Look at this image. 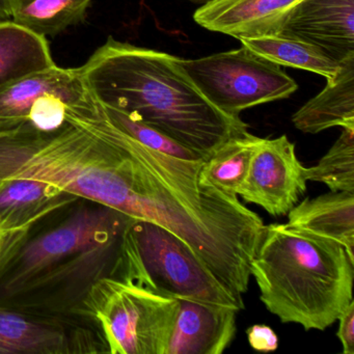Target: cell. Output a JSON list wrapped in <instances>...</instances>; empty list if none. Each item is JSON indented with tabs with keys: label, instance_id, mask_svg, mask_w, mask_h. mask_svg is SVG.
<instances>
[{
	"label": "cell",
	"instance_id": "obj_9",
	"mask_svg": "<svg viewBox=\"0 0 354 354\" xmlns=\"http://www.w3.org/2000/svg\"><path fill=\"white\" fill-rule=\"evenodd\" d=\"M279 34L312 43L342 62L354 55V0H301Z\"/></svg>",
	"mask_w": 354,
	"mask_h": 354
},
{
	"label": "cell",
	"instance_id": "obj_11",
	"mask_svg": "<svg viewBox=\"0 0 354 354\" xmlns=\"http://www.w3.org/2000/svg\"><path fill=\"white\" fill-rule=\"evenodd\" d=\"M301 0H211L201 6L194 21L233 38L279 34L292 10Z\"/></svg>",
	"mask_w": 354,
	"mask_h": 354
},
{
	"label": "cell",
	"instance_id": "obj_15",
	"mask_svg": "<svg viewBox=\"0 0 354 354\" xmlns=\"http://www.w3.org/2000/svg\"><path fill=\"white\" fill-rule=\"evenodd\" d=\"M304 133L316 134L333 127L354 129V55L341 62L335 80L292 117Z\"/></svg>",
	"mask_w": 354,
	"mask_h": 354
},
{
	"label": "cell",
	"instance_id": "obj_18",
	"mask_svg": "<svg viewBox=\"0 0 354 354\" xmlns=\"http://www.w3.org/2000/svg\"><path fill=\"white\" fill-rule=\"evenodd\" d=\"M261 138L248 130L232 136L203 160L198 182L229 196L239 194Z\"/></svg>",
	"mask_w": 354,
	"mask_h": 354
},
{
	"label": "cell",
	"instance_id": "obj_16",
	"mask_svg": "<svg viewBox=\"0 0 354 354\" xmlns=\"http://www.w3.org/2000/svg\"><path fill=\"white\" fill-rule=\"evenodd\" d=\"M243 46L281 67L318 74L331 82L341 70V62L329 57L320 47L283 34L240 39Z\"/></svg>",
	"mask_w": 354,
	"mask_h": 354
},
{
	"label": "cell",
	"instance_id": "obj_13",
	"mask_svg": "<svg viewBox=\"0 0 354 354\" xmlns=\"http://www.w3.org/2000/svg\"><path fill=\"white\" fill-rule=\"evenodd\" d=\"M77 196L41 180L16 178L0 181V227L28 231L37 221Z\"/></svg>",
	"mask_w": 354,
	"mask_h": 354
},
{
	"label": "cell",
	"instance_id": "obj_3",
	"mask_svg": "<svg viewBox=\"0 0 354 354\" xmlns=\"http://www.w3.org/2000/svg\"><path fill=\"white\" fill-rule=\"evenodd\" d=\"M260 299L283 323L324 330L353 300L354 258L288 223L265 225L250 264Z\"/></svg>",
	"mask_w": 354,
	"mask_h": 354
},
{
	"label": "cell",
	"instance_id": "obj_22",
	"mask_svg": "<svg viewBox=\"0 0 354 354\" xmlns=\"http://www.w3.org/2000/svg\"><path fill=\"white\" fill-rule=\"evenodd\" d=\"M67 105V102L59 95H44L37 100L30 109L28 122L42 131L57 129L66 121Z\"/></svg>",
	"mask_w": 354,
	"mask_h": 354
},
{
	"label": "cell",
	"instance_id": "obj_12",
	"mask_svg": "<svg viewBox=\"0 0 354 354\" xmlns=\"http://www.w3.org/2000/svg\"><path fill=\"white\" fill-rule=\"evenodd\" d=\"M46 94L59 95L67 106L91 97L78 68L68 69L55 65L28 74L0 88V131L28 122L35 103Z\"/></svg>",
	"mask_w": 354,
	"mask_h": 354
},
{
	"label": "cell",
	"instance_id": "obj_27",
	"mask_svg": "<svg viewBox=\"0 0 354 354\" xmlns=\"http://www.w3.org/2000/svg\"><path fill=\"white\" fill-rule=\"evenodd\" d=\"M186 1H189L192 3H196V5H205V3H209L211 0H186Z\"/></svg>",
	"mask_w": 354,
	"mask_h": 354
},
{
	"label": "cell",
	"instance_id": "obj_2",
	"mask_svg": "<svg viewBox=\"0 0 354 354\" xmlns=\"http://www.w3.org/2000/svg\"><path fill=\"white\" fill-rule=\"evenodd\" d=\"M78 70L103 106L156 128L201 158L248 129L240 117L211 104L182 69L179 57L163 51L109 37Z\"/></svg>",
	"mask_w": 354,
	"mask_h": 354
},
{
	"label": "cell",
	"instance_id": "obj_20",
	"mask_svg": "<svg viewBox=\"0 0 354 354\" xmlns=\"http://www.w3.org/2000/svg\"><path fill=\"white\" fill-rule=\"evenodd\" d=\"M304 175L306 181L325 184L330 192H354V129H343L318 165L304 169Z\"/></svg>",
	"mask_w": 354,
	"mask_h": 354
},
{
	"label": "cell",
	"instance_id": "obj_1",
	"mask_svg": "<svg viewBox=\"0 0 354 354\" xmlns=\"http://www.w3.org/2000/svg\"><path fill=\"white\" fill-rule=\"evenodd\" d=\"M133 221L80 198L43 217L0 265V306L84 317L91 288L103 277H119L124 237Z\"/></svg>",
	"mask_w": 354,
	"mask_h": 354
},
{
	"label": "cell",
	"instance_id": "obj_23",
	"mask_svg": "<svg viewBox=\"0 0 354 354\" xmlns=\"http://www.w3.org/2000/svg\"><path fill=\"white\" fill-rule=\"evenodd\" d=\"M248 342L257 351L271 352L279 347V337L271 327L264 324H254L248 327Z\"/></svg>",
	"mask_w": 354,
	"mask_h": 354
},
{
	"label": "cell",
	"instance_id": "obj_26",
	"mask_svg": "<svg viewBox=\"0 0 354 354\" xmlns=\"http://www.w3.org/2000/svg\"><path fill=\"white\" fill-rule=\"evenodd\" d=\"M13 1L14 0H0V20L11 18Z\"/></svg>",
	"mask_w": 354,
	"mask_h": 354
},
{
	"label": "cell",
	"instance_id": "obj_17",
	"mask_svg": "<svg viewBox=\"0 0 354 354\" xmlns=\"http://www.w3.org/2000/svg\"><path fill=\"white\" fill-rule=\"evenodd\" d=\"M55 65L45 37L12 20H0V88Z\"/></svg>",
	"mask_w": 354,
	"mask_h": 354
},
{
	"label": "cell",
	"instance_id": "obj_6",
	"mask_svg": "<svg viewBox=\"0 0 354 354\" xmlns=\"http://www.w3.org/2000/svg\"><path fill=\"white\" fill-rule=\"evenodd\" d=\"M179 64L203 96L232 117L250 107L289 98L298 84L281 66L248 47L214 53Z\"/></svg>",
	"mask_w": 354,
	"mask_h": 354
},
{
	"label": "cell",
	"instance_id": "obj_25",
	"mask_svg": "<svg viewBox=\"0 0 354 354\" xmlns=\"http://www.w3.org/2000/svg\"><path fill=\"white\" fill-rule=\"evenodd\" d=\"M26 231L11 232L0 227V265L22 239Z\"/></svg>",
	"mask_w": 354,
	"mask_h": 354
},
{
	"label": "cell",
	"instance_id": "obj_21",
	"mask_svg": "<svg viewBox=\"0 0 354 354\" xmlns=\"http://www.w3.org/2000/svg\"><path fill=\"white\" fill-rule=\"evenodd\" d=\"M100 105L107 119L115 127L119 128L144 146L157 151V152L165 153L169 156L177 157V158L184 159V160H202L203 158H201L198 154L192 152L186 147L182 146L181 144L176 142L167 134L159 131L156 128L152 127V126L148 125V124L144 123L140 120L136 119L124 111H119V109Z\"/></svg>",
	"mask_w": 354,
	"mask_h": 354
},
{
	"label": "cell",
	"instance_id": "obj_4",
	"mask_svg": "<svg viewBox=\"0 0 354 354\" xmlns=\"http://www.w3.org/2000/svg\"><path fill=\"white\" fill-rule=\"evenodd\" d=\"M118 279L176 299L244 308L242 295L221 283L183 240L149 221L136 219L128 227Z\"/></svg>",
	"mask_w": 354,
	"mask_h": 354
},
{
	"label": "cell",
	"instance_id": "obj_7",
	"mask_svg": "<svg viewBox=\"0 0 354 354\" xmlns=\"http://www.w3.org/2000/svg\"><path fill=\"white\" fill-rule=\"evenodd\" d=\"M109 353L91 319L0 306V354Z\"/></svg>",
	"mask_w": 354,
	"mask_h": 354
},
{
	"label": "cell",
	"instance_id": "obj_19",
	"mask_svg": "<svg viewBox=\"0 0 354 354\" xmlns=\"http://www.w3.org/2000/svg\"><path fill=\"white\" fill-rule=\"evenodd\" d=\"M93 0H14L12 21L38 36H57L86 19Z\"/></svg>",
	"mask_w": 354,
	"mask_h": 354
},
{
	"label": "cell",
	"instance_id": "obj_24",
	"mask_svg": "<svg viewBox=\"0 0 354 354\" xmlns=\"http://www.w3.org/2000/svg\"><path fill=\"white\" fill-rule=\"evenodd\" d=\"M337 337L343 346L344 354H354V301L352 300L339 317Z\"/></svg>",
	"mask_w": 354,
	"mask_h": 354
},
{
	"label": "cell",
	"instance_id": "obj_5",
	"mask_svg": "<svg viewBox=\"0 0 354 354\" xmlns=\"http://www.w3.org/2000/svg\"><path fill=\"white\" fill-rule=\"evenodd\" d=\"M176 298L132 281L99 279L80 314L100 331L111 354H165L177 312Z\"/></svg>",
	"mask_w": 354,
	"mask_h": 354
},
{
	"label": "cell",
	"instance_id": "obj_8",
	"mask_svg": "<svg viewBox=\"0 0 354 354\" xmlns=\"http://www.w3.org/2000/svg\"><path fill=\"white\" fill-rule=\"evenodd\" d=\"M304 169L287 136L261 138L238 196L272 216H286L306 194Z\"/></svg>",
	"mask_w": 354,
	"mask_h": 354
},
{
	"label": "cell",
	"instance_id": "obj_14",
	"mask_svg": "<svg viewBox=\"0 0 354 354\" xmlns=\"http://www.w3.org/2000/svg\"><path fill=\"white\" fill-rule=\"evenodd\" d=\"M288 219L290 227L337 242L354 258V192L304 198L288 213Z\"/></svg>",
	"mask_w": 354,
	"mask_h": 354
},
{
	"label": "cell",
	"instance_id": "obj_10",
	"mask_svg": "<svg viewBox=\"0 0 354 354\" xmlns=\"http://www.w3.org/2000/svg\"><path fill=\"white\" fill-rule=\"evenodd\" d=\"M165 354H221L237 331L239 310L196 300L177 299Z\"/></svg>",
	"mask_w": 354,
	"mask_h": 354
}]
</instances>
